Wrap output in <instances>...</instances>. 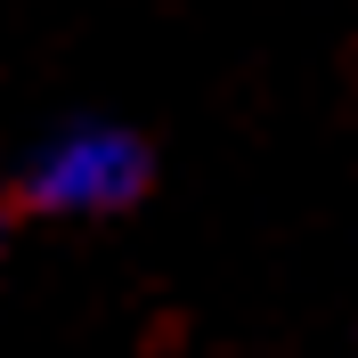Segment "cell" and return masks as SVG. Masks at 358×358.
Returning a JSON list of instances; mask_svg holds the SVG:
<instances>
[{"label":"cell","instance_id":"cell-1","mask_svg":"<svg viewBox=\"0 0 358 358\" xmlns=\"http://www.w3.org/2000/svg\"><path fill=\"white\" fill-rule=\"evenodd\" d=\"M138 187H147V147L131 131H114V122L57 131L33 155V171H24V196L41 203V212H66V220L122 212V203H138Z\"/></svg>","mask_w":358,"mask_h":358},{"label":"cell","instance_id":"cell-2","mask_svg":"<svg viewBox=\"0 0 358 358\" xmlns=\"http://www.w3.org/2000/svg\"><path fill=\"white\" fill-rule=\"evenodd\" d=\"M0 228H8V196H0Z\"/></svg>","mask_w":358,"mask_h":358}]
</instances>
